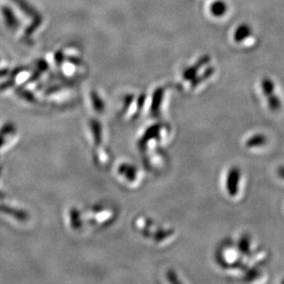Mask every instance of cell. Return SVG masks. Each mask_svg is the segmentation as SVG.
I'll list each match as a JSON object with an SVG mask.
<instances>
[{
  "mask_svg": "<svg viewBox=\"0 0 284 284\" xmlns=\"http://www.w3.org/2000/svg\"><path fill=\"white\" fill-rule=\"evenodd\" d=\"M250 241L248 238L246 237H243L239 242V248H240L242 252L246 253L250 250Z\"/></svg>",
  "mask_w": 284,
  "mask_h": 284,
  "instance_id": "5",
  "label": "cell"
},
{
  "mask_svg": "<svg viewBox=\"0 0 284 284\" xmlns=\"http://www.w3.org/2000/svg\"><path fill=\"white\" fill-rule=\"evenodd\" d=\"M278 175H279V178L284 180V167H279L278 169Z\"/></svg>",
  "mask_w": 284,
  "mask_h": 284,
  "instance_id": "6",
  "label": "cell"
},
{
  "mask_svg": "<svg viewBox=\"0 0 284 284\" xmlns=\"http://www.w3.org/2000/svg\"><path fill=\"white\" fill-rule=\"evenodd\" d=\"M240 179V171L237 167L231 168L227 176V191L229 195L232 197L235 196L238 191V183Z\"/></svg>",
  "mask_w": 284,
  "mask_h": 284,
  "instance_id": "1",
  "label": "cell"
},
{
  "mask_svg": "<svg viewBox=\"0 0 284 284\" xmlns=\"http://www.w3.org/2000/svg\"><path fill=\"white\" fill-rule=\"evenodd\" d=\"M2 15L5 20V24L9 29H12V30L18 29L20 22L17 19L16 15L13 13V11L10 10L9 7L2 8Z\"/></svg>",
  "mask_w": 284,
  "mask_h": 284,
  "instance_id": "3",
  "label": "cell"
},
{
  "mask_svg": "<svg viewBox=\"0 0 284 284\" xmlns=\"http://www.w3.org/2000/svg\"><path fill=\"white\" fill-rule=\"evenodd\" d=\"M13 3L18 6V8L23 11V13L31 17L32 20H43L42 15L40 14L39 11L35 9L33 6L29 4L27 0H11Z\"/></svg>",
  "mask_w": 284,
  "mask_h": 284,
  "instance_id": "2",
  "label": "cell"
},
{
  "mask_svg": "<svg viewBox=\"0 0 284 284\" xmlns=\"http://www.w3.org/2000/svg\"><path fill=\"white\" fill-rule=\"evenodd\" d=\"M266 142H267V138L265 135H263V134H256L245 142V146L250 147V148L262 147V146H264Z\"/></svg>",
  "mask_w": 284,
  "mask_h": 284,
  "instance_id": "4",
  "label": "cell"
}]
</instances>
